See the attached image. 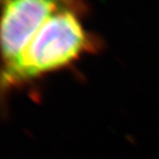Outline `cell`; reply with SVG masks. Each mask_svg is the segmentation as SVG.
Returning a JSON list of instances; mask_svg holds the SVG:
<instances>
[{
	"label": "cell",
	"mask_w": 159,
	"mask_h": 159,
	"mask_svg": "<svg viewBox=\"0 0 159 159\" xmlns=\"http://www.w3.org/2000/svg\"><path fill=\"white\" fill-rule=\"evenodd\" d=\"M93 45L73 6L53 13L21 54L0 66V101L10 93L71 65Z\"/></svg>",
	"instance_id": "cell-1"
},
{
	"label": "cell",
	"mask_w": 159,
	"mask_h": 159,
	"mask_svg": "<svg viewBox=\"0 0 159 159\" xmlns=\"http://www.w3.org/2000/svg\"><path fill=\"white\" fill-rule=\"evenodd\" d=\"M73 0H0V66L13 62L53 13Z\"/></svg>",
	"instance_id": "cell-2"
}]
</instances>
